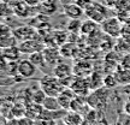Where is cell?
Here are the masks:
<instances>
[{
    "instance_id": "obj_1",
    "label": "cell",
    "mask_w": 130,
    "mask_h": 125,
    "mask_svg": "<svg viewBox=\"0 0 130 125\" xmlns=\"http://www.w3.org/2000/svg\"><path fill=\"white\" fill-rule=\"evenodd\" d=\"M40 88L48 95V96H58L64 90V84L56 75H45L40 79Z\"/></svg>"
},
{
    "instance_id": "obj_2",
    "label": "cell",
    "mask_w": 130,
    "mask_h": 125,
    "mask_svg": "<svg viewBox=\"0 0 130 125\" xmlns=\"http://www.w3.org/2000/svg\"><path fill=\"white\" fill-rule=\"evenodd\" d=\"M87 102L90 108H94L96 111L102 110L107 105V93H105L102 88L93 90V93L87 97Z\"/></svg>"
},
{
    "instance_id": "obj_3",
    "label": "cell",
    "mask_w": 130,
    "mask_h": 125,
    "mask_svg": "<svg viewBox=\"0 0 130 125\" xmlns=\"http://www.w3.org/2000/svg\"><path fill=\"white\" fill-rule=\"evenodd\" d=\"M101 29L102 31L107 34L111 37H118L122 32V24L119 22V19L116 17L112 18H106L101 23Z\"/></svg>"
},
{
    "instance_id": "obj_4",
    "label": "cell",
    "mask_w": 130,
    "mask_h": 125,
    "mask_svg": "<svg viewBox=\"0 0 130 125\" xmlns=\"http://www.w3.org/2000/svg\"><path fill=\"white\" fill-rule=\"evenodd\" d=\"M43 43L41 41H39L37 39H28V40H24V41H21L18 45V48L22 54H32L35 52H40L43 51Z\"/></svg>"
},
{
    "instance_id": "obj_5",
    "label": "cell",
    "mask_w": 130,
    "mask_h": 125,
    "mask_svg": "<svg viewBox=\"0 0 130 125\" xmlns=\"http://www.w3.org/2000/svg\"><path fill=\"white\" fill-rule=\"evenodd\" d=\"M70 88L75 92L77 96H83L87 97L89 90H90V85L88 82V77H82V76H77L75 77L72 83L70 85Z\"/></svg>"
},
{
    "instance_id": "obj_6",
    "label": "cell",
    "mask_w": 130,
    "mask_h": 125,
    "mask_svg": "<svg viewBox=\"0 0 130 125\" xmlns=\"http://www.w3.org/2000/svg\"><path fill=\"white\" fill-rule=\"evenodd\" d=\"M86 16L89 19H93L96 23L101 24L106 19V9L101 5L93 3L88 9H86Z\"/></svg>"
},
{
    "instance_id": "obj_7",
    "label": "cell",
    "mask_w": 130,
    "mask_h": 125,
    "mask_svg": "<svg viewBox=\"0 0 130 125\" xmlns=\"http://www.w3.org/2000/svg\"><path fill=\"white\" fill-rule=\"evenodd\" d=\"M37 72V66L30 59L18 61V75L23 78H32Z\"/></svg>"
},
{
    "instance_id": "obj_8",
    "label": "cell",
    "mask_w": 130,
    "mask_h": 125,
    "mask_svg": "<svg viewBox=\"0 0 130 125\" xmlns=\"http://www.w3.org/2000/svg\"><path fill=\"white\" fill-rule=\"evenodd\" d=\"M65 16H68V18L70 19H79L83 17V14L86 13L83 7H81L77 3H70V4L63 5Z\"/></svg>"
},
{
    "instance_id": "obj_9",
    "label": "cell",
    "mask_w": 130,
    "mask_h": 125,
    "mask_svg": "<svg viewBox=\"0 0 130 125\" xmlns=\"http://www.w3.org/2000/svg\"><path fill=\"white\" fill-rule=\"evenodd\" d=\"M13 35L21 42L24 41V40H28V39H32L36 35V31H35V29L29 27V25H22V27H18L17 29H14Z\"/></svg>"
},
{
    "instance_id": "obj_10",
    "label": "cell",
    "mask_w": 130,
    "mask_h": 125,
    "mask_svg": "<svg viewBox=\"0 0 130 125\" xmlns=\"http://www.w3.org/2000/svg\"><path fill=\"white\" fill-rule=\"evenodd\" d=\"M76 96H77V95L75 94V92L69 87V88H64V90H63L57 97H58V100L60 102L61 107L65 108V110H69L71 102L74 101V99Z\"/></svg>"
},
{
    "instance_id": "obj_11",
    "label": "cell",
    "mask_w": 130,
    "mask_h": 125,
    "mask_svg": "<svg viewBox=\"0 0 130 125\" xmlns=\"http://www.w3.org/2000/svg\"><path fill=\"white\" fill-rule=\"evenodd\" d=\"M21 51L17 46H11V47H5L3 48V53L1 56L5 58L7 61H19V57H21Z\"/></svg>"
},
{
    "instance_id": "obj_12",
    "label": "cell",
    "mask_w": 130,
    "mask_h": 125,
    "mask_svg": "<svg viewBox=\"0 0 130 125\" xmlns=\"http://www.w3.org/2000/svg\"><path fill=\"white\" fill-rule=\"evenodd\" d=\"M115 76L118 81V84H122V85H129L130 84V69H128V67L119 66V69H117L115 71Z\"/></svg>"
},
{
    "instance_id": "obj_13",
    "label": "cell",
    "mask_w": 130,
    "mask_h": 125,
    "mask_svg": "<svg viewBox=\"0 0 130 125\" xmlns=\"http://www.w3.org/2000/svg\"><path fill=\"white\" fill-rule=\"evenodd\" d=\"M54 75L59 79L68 78V77L74 76V69H71V66L66 64H58L54 67Z\"/></svg>"
},
{
    "instance_id": "obj_14",
    "label": "cell",
    "mask_w": 130,
    "mask_h": 125,
    "mask_svg": "<svg viewBox=\"0 0 130 125\" xmlns=\"http://www.w3.org/2000/svg\"><path fill=\"white\" fill-rule=\"evenodd\" d=\"M104 78L100 72H92V74L88 76V82L89 85H90V89L92 90H96V89H100L104 85Z\"/></svg>"
},
{
    "instance_id": "obj_15",
    "label": "cell",
    "mask_w": 130,
    "mask_h": 125,
    "mask_svg": "<svg viewBox=\"0 0 130 125\" xmlns=\"http://www.w3.org/2000/svg\"><path fill=\"white\" fill-rule=\"evenodd\" d=\"M63 119H64V123L66 125H79L82 121L84 120L83 117L81 116V113H78V112H74V111L68 112Z\"/></svg>"
},
{
    "instance_id": "obj_16",
    "label": "cell",
    "mask_w": 130,
    "mask_h": 125,
    "mask_svg": "<svg viewBox=\"0 0 130 125\" xmlns=\"http://www.w3.org/2000/svg\"><path fill=\"white\" fill-rule=\"evenodd\" d=\"M42 108L50 110V111H56V110H60L63 107H61L60 102H59L57 96H48L47 95L43 103H42Z\"/></svg>"
},
{
    "instance_id": "obj_17",
    "label": "cell",
    "mask_w": 130,
    "mask_h": 125,
    "mask_svg": "<svg viewBox=\"0 0 130 125\" xmlns=\"http://www.w3.org/2000/svg\"><path fill=\"white\" fill-rule=\"evenodd\" d=\"M57 1L58 0H42L40 5V11L45 14H52L57 10Z\"/></svg>"
},
{
    "instance_id": "obj_18",
    "label": "cell",
    "mask_w": 130,
    "mask_h": 125,
    "mask_svg": "<svg viewBox=\"0 0 130 125\" xmlns=\"http://www.w3.org/2000/svg\"><path fill=\"white\" fill-rule=\"evenodd\" d=\"M43 54H45L47 64L57 65L58 56H59V51L58 49H56V48H46V49H43Z\"/></svg>"
},
{
    "instance_id": "obj_19",
    "label": "cell",
    "mask_w": 130,
    "mask_h": 125,
    "mask_svg": "<svg viewBox=\"0 0 130 125\" xmlns=\"http://www.w3.org/2000/svg\"><path fill=\"white\" fill-rule=\"evenodd\" d=\"M98 24L95 21H93V19H87L86 22H83L82 23V27H81V32L82 34H84V35H92V34H94V32L96 31V27Z\"/></svg>"
},
{
    "instance_id": "obj_20",
    "label": "cell",
    "mask_w": 130,
    "mask_h": 125,
    "mask_svg": "<svg viewBox=\"0 0 130 125\" xmlns=\"http://www.w3.org/2000/svg\"><path fill=\"white\" fill-rule=\"evenodd\" d=\"M29 59L36 65L37 67H43V66L47 64L46 58H45V54H43V51L35 52V53L30 54V56H29Z\"/></svg>"
},
{
    "instance_id": "obj_21",
    "label": "cell",
    "mask_w": 130,
    "mask_h": 125,
    "mask_svg": "<svg viewBox=\"0 0 130 125\" xmlns=\"http://www.w3.org/2000/svg\"><path fill=\"white\" fill-rule=\"evenodd\" d=\"M46 96H47V94L40 88L31 94V101L35 102V103H39V105H42L43 101H45V99H46Z\"/></svg>"
},
{
    "instance_id": "obj_22",
    "label": "cell",
    "mask_w": 130,
    "mask_h": 125,
    "mask_svg": "<svg viewBox=\"0 0 130 125\" xmlns=\"http://www.w3.org/2000/svg\"><path fill=\"white\" fill-rule=\"evenodd\" d=\"M17 39L14 35H10V36L3 37L1 39V48L5 47H11V46H17Z\"/></svg>"
},
{
    "instance_id": "obj_23",
    "label": "cell",
    "mask_w": 130,
    "mask_h": 125,
    "mask_svg": "<svg viewBox=\"0 0 130 125\" xmlns=\"http://www.w3.org/2000/svg\"><path fill=\"white\" fill-rule=\"evenodd\" d=\"M117 84H118V81H117L115 74L113 75H106L105 78H104V85L106 88H115Z\"/></svg>"
},
{
    "instance_id": "obj_24",
    "label": "cell",
    "mask_w": 130,
    "mask_h": 125,
    "mask_svg": "<svg viewBox=\"0 0 130 125\" xmlns=\"http://www.w3.org/2000/svg\"><path fill=\"white\" fill-rule=\"evenodd\" d=\"M27 4H29L30 6H32V5H37L40 1H42V0H24Z\"/></svg>"
},
{
    "instance_id": "obj_25",
    "label": "cell",
    "mask_w": 130,
    "mask_h": 125,
    "mask_svg": "<svg viewBox=\"0 0 130 125\" xmlns=\"http://www.w3.org/2000/svg\"><path fill=\"white\" fill-rule=\"evenodd\" d=\"M94 125H110V124H108V123H107L105 119H100V120H98Z\"/></svg>"
},
{
    "instance_id": "obj_26",
    "label": "cell",
    "mask_w": 130,
    "mask_h": 125,
    "mask_svg": "<svg viewBox=\"0 0 130 125\" xmlns=\"http://www.w3.org/2000/svg\"><path fill=\"white\" fill-rule=\"evenodd\" d=\"M76 0H59V3L61 5H66V4H70V3H75Z\"/></svg>"
}]
</instances>
